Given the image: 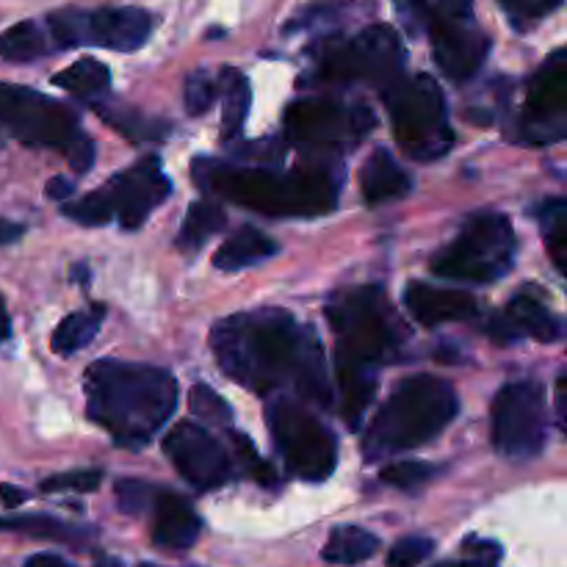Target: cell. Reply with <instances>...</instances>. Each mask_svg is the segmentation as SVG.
Masks as SVG:
<instances>
[{"label": "cell", "instance_id": "cell-1", "mask_svg": "<svg viewBox=\"0 0 567 567\" xmlns=\"http://www.w3.org/2000/svg\"><path fill=\"white\" fill-rule=\"evenodd\" d=\"M210 347L227 380L247 391L269 396L280 388H293L305 402L330 404L319 338L286 310L264 308L230 316L214 327Z\"/></svg>", "mask_w": 567, "mask_h": 567}, {"label": "cell", "instance_id": "cell-2", "mask_svg": "<svg viewBox=\"0 0 567 567\" xmlns=\"http://www.w3.org/2000/svg\"><path fill=\"white\" fill-rule=\"evenodd\" d=\"M86 413L120 446L138 449L158 435L177 408V380L166 369L94 360L83 377Z\"/></svg>", "mask_w": 567, "mask_h": 567}, {"label": "cell", "instance_id": "cell-3", "mask_svg": "<svg viewBox=\"0 0 567 567\" xmlns=\"http://www.w3.org/2000/svg\"><path fill=\"white\" fill-rule=\"evenodd\" d=\"M192 177L205 194H216L241 208L282 219H313L338 203L341 177L324 166L275 172L269 166H238L216 158H197Z\"/></svg>", "mask_w": 567, "mask_h": 567}, {"label": "cell", "instance_id": "cell-4", "mask_svg": "<svg viewBox=\"0 0 567 567\" xmlns=\"http://www.w3.org/2000/svg\"><path fill=\"white\" fill-rule=\"evenodd\" d=\"M460 413V399L452 382L432 374L404 380L382 404L363 441L365 460L393 457L441 435Z\"/></svg>", "mask_w": 567, "mask_h": 567}, {"label": "cell", "instance_id": "cell-5", "mask_svg": "<svg viewBox=\"0 0 567 567\" xmlns=\"http://www.w3.org/2000/svg\"><path fill=\"white\" fill-rule=\"evenodd\" d=\"M336 330V371H377L402 349L404 324L377 286H360L343 291L327 308Z\"/></svg>", "mask_w": 567, "mask_h": 567}, {"label": "cell", "instance_id": "cell-6", "mask_svg": "<svg viewBox=\"0 0 567 567\" xmlns=\"http://www.w3.org/2000/svg\"><path fill=\"white\" fill-rule=\"evenodd\" d=\"M0 127L28 147L61 150L78 175L92 169L94 144L75 111L37 89L0 83Z\"/></svg>", "mask_w": 567, "mask_h": 567}, {"label": "cell", "instance_id": "cell-7", "mask_svg": "<svg viewBox=\"0 0 567 567\" xmlns=\"http://www.w3.org/2000/svg\"><path fill=\"white\" fill-rule=\"evenodd\" d=\"M388 114H391L396 144L413 161L430 164L443 158L454 144L452 122H449L446 97L435 78L419 75L399 78L385 92Z\"/></svg>", "mask_w": 567, "mask_h": 567}, {"label": "cell", "instance_id": "cell-8", "mask_svg": "<svg viewBox=\"0 0 567 567\" xmlns=\"http://www.w3.org/2000/svg\"><path fill=\"white\" fill-rule=\"evenodd\" d=\"M518 241L507 216L476 214L463 225L449 247L432 258V275L454 282L487 286L513 269Z\"/></svg>", "mask_w": 567, "mask_h": 567}, {"label": "cell", "instance_id": "cell-9", "mask_svg": "<svg viewBox=\"0 0 567 567\" xmlns=\"http://www.w3.org/2000/svg\"><path fill=\"white\" fill-rule=\"evenodd\" d=\"M404 44L391 25H369L347 39H327L319 50V78L327 83L391 86L402 78Z\"/></svg>", "mask_w": 567, "mask_h": 567}, {"label": "cell", "instance_id": "cell-10", "mask_svg": "<svg viewBox=\"0 0 567 567\" xmlns=\"http://www.w3.org/2000/svg\"><path fill=\"white\" fill-rule=\"evenodd\" d=\"M266 421L282 463L297 480L324 482L336 471L338 441L316 415L288 396H277L266 408Z\"/></svg>", "mask_w": 567, "mask_h": 567}, {"label": "cell", "instance_id": "cell-11", "mask_svg": "<svg viewBox=\"0 0 567 567\" xmlns=\"http://www.w3.org/2000/svg\"><path fill=\"white\" fill-rule=\"evenodd\" d=\"M153 31V17L136 6H114V9H66L48 17V37L55 48L70 50L81 44L133 53L144 48Z\"/></svg>", "mask_w": 567, "mask_h": 567}, {"label": "cell", "instance_id": "cell-12", "mask_svg": "<svg viewBox=\"0 0 567 567\" xmlns=\"http://www.w3.org/2000/svg\"><path fill=\"white\" fill-rule=\"evenodd\" d=\"M377 125L374 111L360 103H343L332 97H305L286 109L282 127L288 142L305 144L316 150L352 147L369 136Z\"/></svg>", "mask_w": 567, "mask_h": 567}, {"label": "cell", "instance_id": "cell-13", "mask_svg": "<svg viewBox=\"0 0 567 567\" xmlns=\"http://www.w3.org/2000/svg\"><path fill=\"white\" fill-rule=\"evenodd\" d=\"M546 391L540 382H509L493 399V446L509 460H535L546 449Z\"/></svg>", "mask_w": 567, "mask_h": 567}, {"label": "cell", "instance_id": "cell-14", "mask_svg": "<svg viewBox=\"0 0 567 567\" xmlns=\"http://www.w3.org/2000/svg\"><path fill=\"white\" fill-rule=\"evenodd\" d=\"M526 144H557L567 136V50L557 48L526 89L524 114L518 122Z\"/></svg>", "mask_w": 567, "mask_h": 567}, {"label": "cell", "instance_id": "cell-15", "mask_svg": "<svg viewBox=\"0 0 567 567\" xmlns=\"http://www.w3.org/2000/svg\"><path fill=\"white\" fill-rule=\"evenodd\" d=\"M172 192L169 177L161 169L158 158H142L138 164L116 172L103 188H97V199L103 205L109 221H120L125 230H136Z\"/></svg>", "mask_w": 567, "mask_h": 567}, {"label": "cell", "instance_id": "cell-16", "mask_svg": "<svg viewBox=\"0 0 567 567\" xmlns=\"http://www.w3.org/2000/svg\"><path fill=\"white\" fill-rule=\"evenodd\" d=\"M164 452L177 474L197 491H219L233 476V457L227 449L194 421H181L164 437Z\"/></svg>", "mask_w": 567, "mask_h": 567}, {"label": "cell", "instance_id": "cell-17", "mask_svg": "<svg viewBox=\"0 0 567 567\" xmlns=\"http://www.w3.org/2000/svg\"><path fill=\"white\" fill-rule=\"evenodd\" d=\"M424 33L432 42L435 64L454 83L471 81L491 53V39L482 33V28H476L474 20H454L430 9Z\"/></svg>", "mask_w": 567, "mask_h": 567}, {"label": "cell", "instance_id": "cell-18", "mask_svg": "<svg viewBox=\"0 0 567 567\" xmlns=\"http://www.w3.org/2000/svg\"><path fill=\"white\" fill-rule=\"evenodd\" d=\"M404 308L421 327L454 324V321H468L480 313L471 293L457 291V288H435L426 282H410L404 291Z\"/></svg>", "mask_w": 567, "mask_h": 567}, {"label": "cell", "instance_id": "cell-19", "mask_svg": "<svg viewBox=\"0 0 567 567\" xmlns=\"http://www.w3.org/2000/svg\"><path fill=\"white\" fill-rule=\"evenodd\" d=\"M150 509H153L155 546L166 551H188L197 543L203 524L186 498L172 491H155Z\"/></svg>", "mask_w": 567, "mask_h": 567}, {"label": "cell", "instance_id": "cell-20", "mask_svg": "<svg viewBox=\"0 0 567 567\" xmlns=\"http://www.w3.org/2000/svg\"><path fill=\"white\" fill-rule=\"evenodd\" d=\"M360 188H363V197L369 205H382L393 203V199L408 197L413 181H410L408 172L396 164L391 153L385 147L374 150L369 155V161L363 164L360 172Z\"/></svg>", "mask_w": 567, "mask_h": 567}, {"label": "cell", "instance_id": "cell-21", "mask_svg": "<svg viewBox=\"0 0 567 567\" xmlns=\"http://www.w3.org/2000/svg\"><path fill=\"white\" fill-rule=\"evenodd\" d=\"M280 252L277 241H271L266 233L255 230V227H241L233 233L214 255V266L221 271H238L247 266L264 264V260L275 258Z\"/></svg>", "mask_w": 567, "mask_h": 567}, {"label": "cell", "instance_id": "cell-22", "mask_svg": "<svg viewBox=\"0 0 567 567\" xmlns=\"http://www.w3.org/2000/svg\"><path fill=\"white\" fill-rule=\"evenodd\" d=\"M219 97H221V138L233 142L241 136L244 122L249 116V105H252V89L244 72L225 66L219 72Z\"/></svg>", "mask_w": 567, "mask_h": 567}, {"label": "cell", "instance_id": "cell-23", "mask_svg": "<svg viewBox=\"0 0 567 567\" xmlns=\"http://www.w3.org/2000/svg\"><path fill=\"white\" fill-rule=\"evenodd\" d=\"M509 321L518 327L520 336H529L540 343H557L563 338V321L551 313L548 305L532 293H518L507 308Z\"/></svg>", "mask_w": 567, "mask_h": 567}, {"label": "cell", "instance_id": "cell-24", "mask_svg": "<svg viewBox=\"0 0 567 567\" xmlns=\"http://www.w3.org/2000/svg\"><path fill=\"white\" fill-rule=\"evenodd\" d=\"M53 83L64 89V92L97 105L103 103V97L109 94L111 72L109 66L100 64L97 59H81L75 61V64L66 66V70H61L59 75H53Z\"/></svg>", "mask_w": 567, "mask_h": 567}, {"label": "cell", "instance_id": "cell-25", "mask_svg": "<svg viewBox=\"0 0 567 567\" xmlns=\"http://www.w3.org/2000/svg\"><path fill=\"white\" fill-rule=\"evenodd\" d=\"M380 551V537L360 526H338L324 543V563L330 565H360Z\"/></svg>", "mask_w": 567, "mask_h": 567}, {"label": "cell", "instance_id": "cell-26", "mask_svg": "<svg viewBox=\"0 0 567 567\" xmlns=\"http://www.w3.org/2000/svg\"><path fill=\"white\" fill-rule=\"evenodd\" d=\"M225 210H221L219 205L210 203V199L194 203L192 208H188L186 219H183L181 233H177V249L186 255L199 252V249L205 247V241L225 227Z\"/></svg>", "mask_w": 567, "mask_h": 567}, {"label": "cell", "instance_id": "cell-27", "mask_svg": "<svg viewBox=\"0 0 567 567\" xmlns=\"http://www.w3.org/2000/svg\"><path fill=\"white\" fill-rule=\"evenodd\" d=\"M50 37L39 22L25 20L11 25L9 31L0 33V59L11 61V64H28L42 55H48Z\"/></svg>", "mask_w": 567, "mask_h": 567}, {"label": "cell", "instance_id": "cell-28", "mask_svg": "<svg viewBox=\"0 0 567 567\" xmlns=\"http://www.w3.org/2000/svg\"><path fill=\"white\" fill-rule=\"evenodd\" d=\"M105 308L103 305H92L89 310H75V313L66 316L64 321H59L53 332V352L59 354H75L83 347L94 341L100 324H103Z\"/></svg>", "mask_w": 567, "mask_h": 567}, {"label": "cell", "instance_id": "cell-29", "mask_svg": "<svg viewBox=\"0 0 567 567\" xmlns=\"http://www.w3.org/2000/svg\"><path fill=\"white\" fill-rule=\"evenodd\" d=\"M94 109H97V114L103 116L114 131H120L122 136H127L131 142H161V138H166L172 133V125L153 120V116L138 114V111L133 109H122V105L120 109H109V105L103 103H97Z\"/></svg>", "mask_w": 567, "mask_h": 567}, {"label": "cell", "instance_id": "cell-30", "mask_svg": "<svg viewBox=\"0 0 567 567\" xmlns=\"http://www.w3.org/2000/svg\"><path fill=\"white\" fill-rule=\"evenodd\" d=\"M537 219H540L543 236H546L554 266H557V271L563 275L567 260V203L563 197L546 199V203L537 208Z\"/></svg>", "mask_w": 567, "mask_h": 567}, {"label": "cell", "instance_id": "cell-31", "mask_svg": "<svg viewBox=\"0 0 567 567\" xmlns=\"http://www.w3.org/2000/svg\"><path fill=\"white\" fill-rule=\"evenodd\" d=\"M230 441H233V452H236V465H241L244 474L252 476V480L264 487L275 485L277 471L271 468L264 457H260L258 449L252 446V441H249L247 435H241V432H238V435L233 432Z\"/></svg>", "mask_w": 567, "mask_h": 567}, {"label": "cell", "instance_id": "cell-32", "mask_svg": "<svg viewBox=\"0 0 567 567\" xmlns=\"http://www.w3.org/2000/svg\"><path fill=\"white\" fill-rule=\"evenodd\" d=\"M188 408L197 419L208 421V424H230L233 410L214 388L208 385H194L192 396H188Z\"/></svg>", "mask_w": 567, "mask_h": 567}, {"label": "cell", "instance_id": "cell-33", "mask_svg": "<svg viewBox=\"0 0 567 567\" xmlns=\"http://www.w3.org/2000/svg\"><path fill=\"white\" fill-rule=\"evenodd\" d=\"M186 111L192 116H203L205 111L214 105V100L219 97V81L210 75L208 70H197L188 75L186 81Z\"/></svg>", "mask_w": 567, "mask_h": 567}, {"label": "cell", "instance_id": "cell-34", "mask_svg": "<svg viewBox=\"0 0 567 567\" xmlns=\"http://www.w3.org/2000/svg\"><path fill=\"white\" fill-rule=\"evenodd\" d=\"M435 476V468L426 463H410V460H404V463H391L382 468L380 480L385 482V485L396 487V491H415V487L424 485L426 480H432Z\"/></svg>", "mask_w": 567, "mask_h": 567}, {"label": "cell", "instance_id": "cell-35", "mask_svg": "<svg viewBox=\"0 0 567 567\" xmlns=\"http://www.w3.org/2000/svg\"><path fill=\"white\" fill-rule=\"evenodd\" d=\"M498 3L507 11L513 25L529 28L535 25V22H540L543 17L554 14V11L563 6V0H498Z\"/></svg>", "mask_w": 567, "mask_h": 567}, {"label": "cell", "instance_id": "cell-36", "mask_svg": "<svg viewBox=\"0 0 567 567\" xmlns=\"http://www.w3.org/2000/svg\"><path fill=\"white\" fill-rule=\"evenodd\" d=\"M435 551V543L430 537H404L388 554V567H419L421 563L432 557Z\"/></svg>", "mask_w": 567, "mask_h": 567}, {"label": "cell", "instance_id": "cell-37", "mask_svg": "<svg viewBox=\"0 0 567 567\" xmlns=\"http://www.w3.org/2000/svg\"><path fill=\"white\" fill-rule=\"evenodd\" d=\"M103 482L100 471H70L42 482V493H92Z\"/></svg>", "mask_w": 567, "mask_h": 567}, {"label": "cell", "instance_id": "cell-38", "mask_svg": "<svg viewBox=\"0 0 567 567\" xmlns=\"http://www.w3.org/2000/svg\"><path fill=\"white\" fill-rule=\"evenodd\" d=\"M155 491H158V487L147 485V482H138V480L116 482V498H120V507L125 509V513H133V515L150 509V504H153V498H155Z\"/></svg>", "mask_w": 567, "mask_h": 567}, {"label": "cell", "instance_id": "cell-39", "mask_svg": "<svg viewBox=\"0 0 567 567\" xmlns=\"http://www.w3.org/2000/svg\"><path fill=\"white\" fill-rule=\"evenodd\" d=\"M435 14L454 17V20H474V0H426Z\"/></svg>", "mask_w": 567, "mask_h": 567}, {"label": "cell", "instance_id": "cell-40", "mask_svg": "<svg viewBox=\"0 0 567 567\" xmlns=\"http://www.w3.org/2000/svg\"><path fill=\"white\" fill-rule=\"evenodd\" d=\"M487 336H491L496 343H515L524 338L518 332V327L509 321V316H493L491 324H487Z\"/></svg>", "mask_w": 567, "mask_h": 567}, {"label": "cell", "instance_id": "cell-41", "mask_svg": "<svg viewBox=\"0 0 567 567\" xmlns=\"http://www.w3.org/2000/svg\"><path fill=\"white\" fill-rule=\"evenodd\" d=\"M72 192H75V186H72V181H66V177H53V181L48 183V197L50 199H66L72 197Z\"/></svg>", "mask_w": 567, "mask_h": 567}, {"label": "cell", "instance_id": "cell-42", "mask_svg": "<svg viewBox=\"0 0 567 567\" xmlns=\"http://www.w3.org/2000/svg\"><path fill=\"white\" fill-rule=\"evenodd\" d=\"M20 236H22V225L0 216V244H14Z\"/></svg>", "mask_w": 567, "mask_h": 567}, {"label": "cell", "instance_id": "cell-43", "mask_svg": "<svg viewBox=\"0 0 567 567\" xmlns=\"http://www.w3.org/2000/svg\"><path fill=\"white\" fill-rule=\"evenodd\" d=\"M25 498H28V493L17 491L14 485H3V487H0V502H3L6 507H20V504L25 502Z\"/></svg>", "mask_w": 567, "mask_h": 567}, {"label": "cell", "instance_id": "cell-44", "mask_svg": "<svg viewBox=\"0 0 567 567\" xmlns=\"http://www.w3.org/2000/svg\"><path fill=\"white\" fill-rule=\"evenodd\" d=\"M25 567H72V565L64 563L61 557H55V554H39V557L28 559Z\"/></svg>", "mask_w": 567, "mask_h": 567}, {"label": "cell", "instance_id": "cell-45", "mask_svg": "<svg viewBox=\"0 0 567 567\" xmlns=\"http://www.w3.org/2000/svg\"><path fill=\"white\" fill-rule=\"evenodd\" d=\"M565 374H559V380H557V421H559V426H563L565 430Z\"/></svg>", "mask_w": 567, "mask_h": 567}, {"label": "cell", "instance_id": "cell-46", "mask_svg": "<svg viewBox=\"0 0 567 567\" xmlns=\"http://www.w3.org/2000/svg\"><path fill=\"white\" fill-rule=\"evenodd\" d=\"M9 332H11V321H9V313H6L3 299H0V343H3L6 338H9Z\"/></svg>", "mask_w": 567, "mask_h": 567}, {"label": "cell", "instance_id": "cell-47", "mask_svg": "<svg viewBox=\"0 0 567 567\" xmlns=\"http://www.w3.org/2000/svg\"><path fill=\"white\" fill-rule=\"evenodd\" d=\"M437 567H471V565H465V563H446V565H437Z\"/></svg>", "mask_w": 567, "mask_h": 567}, {"label": "cell", "instance_id": "cell-48", "mask_svg": "<svg viewBox=\"0 0 567 567\" xmlns=\"http://www.w3.org/2000/svg\"><path fill=\"white\" fill-rule=\"evenodd\" d=\"M0 529H9V520H0Z\"/></svg>", "mask_w": 567, "mask_h": 567}, {"label": "cell", "instance_id": "cell-49", "mask_svg": "<svg viewBox=\"0 0 567 567\" xmlns=\"http://www.w3.org/2000/svg\"><path fill=\"white\" fill-rule=\"evenodd\" d=\"M138 567H161V565H138Z\"/></svg>", "mask_w": 567, "mask_h": 567}]
</instances>
